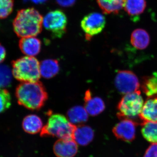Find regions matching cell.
<instances>
[{"mask_svg":"<svg viewBox=\"0 0 157 157\" xmlns=\"http://www.w3.org/2000/svg\"><path fill=\"white\" fill-rule=\"evenodd\" d=\"M15 96L19 105L31 110H38L45 104L48 94L40 82H22L15 91Z\"/></svg>","mask_w":157,"mask_h":157,"instance_id":"obj_1","label":"cell"},{"mask_svg":"<svg viewBox=\"0 0 157 157\" xmlns=\"http://www.w3.org/2000/svg\"><path fill=\"white\" fill-rule=\"evenodd\" d=\"M43 18L34 8L23 9L17 11L13 23L14 33L21 38L35 37L41 33Z\"/></svg>","mask_w":157,"mask_h":157,"instance_id":"obj_2","label":"cell"},{"mask_svg":"<svg viewBox=\"0 0 157 157\" xmlns=\"http://www.w3.org/2000/svg\"><path fill=\"white\" fill-rule=\"evenodd\" d=\"M76 126L68 118L59 113L50 115L47 124L41 132L42 136H55L59 139L73 140Z\"/></svg>","mask_w":157,"mask_h":157,"instance_id":"obj_3","label":"cell"},{"mask_svg":"<svg viewBox=\"0 0 157 157\" xmlns=\"http://www.w3.org/2000/svg\"><path fill=\"white\" fill-rule=\"evenodd\" d=\"M39 61L33 56L22 57L12 62V72L14 78L22 82L39 81L41 77Z\"/></svg>","mask_w":157,"mask_h":157,"instance_id":"obj_4","label":"cell"},{"mask_svg":"<svg viewBox=\"0 0 157 157\" xmlns=\"http://www.w3.org/2000/svg\"><path fill=\"white\" fill-rule=\"evenodd\" d=\"M144 104L140 90L125 94L117 105L118 117L121 120H132L139 117Z\"/></svg>","mask_w":157,"mask_h":157,"instance_id":"obj_5","label":"cell"},{"mask_svg":"<svg viewBox=\"0 0 157 157\" xmlns=\"http://www.w3.org/2000/svg\"><path fill=\"white\" fill-rule=\"evenodd\" d=\"M67 18L63 11L59 9L49 11L43 18L45 28L54 38H60L67 32Z\"/></svg>","mask_w":157,"mask_h":157,"instance_id":"obj_6","label":"cell"},{"mask_svg":"<svg viewBox=\"0 0 157 157\" xmlns=\"http://www.w3.org/2000/svg\"><path fill=\"white\" fill-rule=\"evenodd\" d=\"M105 25V17L98 12H92L86 15L80 24L87 40H90L93 37L100 33L104 29Z\"/></svg>","mask_w":157,"mask_h":157,"instance_id":"obj_7","label":"cell"},{"mask_svg":"<svg viewBox=\"0 0 157 157\" xmlns=\"http://www.w3.org/2000/svg\"><path fill=\"white\" fill-rule=\"evenodd\" d=\"M115 85L117 90L124 94L138 90L140 86L137 76L129 70L118 71L116 75Z\"/></svg>","mask_w":157,"mask_h":157,"instance_id":"obj_8","label":"cell"},{"mask_svg":"<svg viewBox=\"0 0 157 157\" xmlns=\"http://www.w3.org/2000/svg\"><path fill=\"white\" fill-rule=\"evenodd\" d=\"M137 125V123L132 120L122 119L113 128V132L118 139L131 142L135 138Z\"/></svg>","mask_w":157,"mask_h":157,"instance_id":"obj_9","label":"cell"},{"mask_svg":"<svg viewBox=\"0 0 157 157\" xmlns=\"http://www.w3.org/2000/svg\"><path fill=\"white\" fill-rule=\"evenodd\" d=\"M53 151L58 157H73L78 151V144L74 140L59 139L55 144Z\"/></svg>","mask_w":157,"mask_h":157,"instance_id":"obj_10","label":"cell"},{"mask_svg":"<svg viewBox=\"0 0 157 157\" xmlns=\"http://www.w3.org/2000/svg\"><path fill=\"white\" fill-rule=\"evenodd\" d=\"M84 108L89 115L95 116L104 111L105 105L104 101L99 97H93L91 92L87 90L84 95Z\"/></svg>","mask_w":157,"mask_h":157,"instance_id":"obj_11","label":"cell"},{"mask_svg":"<svg viewBox=\"0 0 157 157\" xmlns=\"http://www.w3.org/2000/svg\"><path fill=\"white\" fill-rule=\"evenodd\" d=\"M41 42L35 37L21 38L19 41L20 49L26 56H36L41 49Z\"/></svg>","mask_w":157,"mask_h":157,"instance_id":"obj_12","label":"cell"},{"mask_svg":"<svg viewBox=\"0 0 157 157\" xmlns=\"http://www.w3.org/2000/svg\"><path fill=\"white\" fill-rule=\"evenodd\" d=\"M139 118L142 123L157 122V97L149 98L145 101Z\"/></svg>","mask_w":157,"mask_h":157,"instance_id":"obj_13","label":"cell"},{"mask_svg":"<svg viewBox=\"0 0 157 157\" xmlns=\"http://www.w3.org/2000/svg\"><path fill=\"white\" fill-rule=\"evenodd\" d=\"M94 137V131L88 126L81 125L76 127L73 139L81 146H86L90 143Z\"/></svg>","mask_w":157,"mask_h":157,"instance_id":"obj_14","label":"cell"},{"mask_svg":"<svg viewBox=\"0 0 157 157\" xmlns=\"http://www.w3.org/2000/svg\"><path fill=\"white\" fill-rule=\"evenodd\" d=\"M149 35L145 30L137 29L132 32L131 37L132 45L136 49L143 50L147 48L149 45Z\"/></svg>","mask_w":157,"mask_h":157,"instance_id":"obj_15","label":"cell"},{"mask_svg":"<svg viewBox=\"0 0 157 157\" xmlns=\"http://www.w3.org/2000/svg\"><path fill=\"white\" fill-rule=\"evenodd\" d=\"M22 126L25 132L30 134H37L43 128L42 120L35 114L26 116L23 120Z\"/></svg>","mask_w":157,"mask_h":157,"instance_id":"obj_16","label":"cell"},{"mask_svg":"<svg viewBox=\"0 0 157 157\" xmlns=\"http://www.w3.org/2000/svg\"><path fill=\"white\" fill-rule=\"evenodd\" d=\"M40 71L41 76L44 78H52L56 76L59 71V62L54 59L44 60L40 63Z\"/></svg>","mask_w":157,"mask_h":157,"instance_id":"obj_17","label":"cell"},{"mask_svg":"<svg viewBox=\"0 0 157 157\" xmlns=\"http://www.w3.org/2000/svg\"><path fill=\"white\" fill-rule=\"evenodd\" d=\"M104 14H117L124 7L125 0H96Z\"/></svg>","mask_w":157,"mask_h":157,"instance_id":"obj_18","label":"cell"},{"mask_svg":"<svg viewBox=\"0 0 157 157\" xmlns=\"http://www.w3.org/2000/svg\"><path fill=\"white\" fill-rule=\"evenodd\" d=\"M143 93L149 98L157 97V72L144 77L141 84Z\"/></svg>","mask_w":157,"mask_h":157,"instance_id":"obj_19","label":"cell"},{"mask_svg":"<svg viewBox=\"0 0 157 157\" xmlns=\"http://www.w3.org/2000/svg\"><path fill=\"white\" fill-rule=\"evenodd\" d=\"M67 115L70 122L75 125L87 121L89 114L84 107L76 106L70 108L68 110Z\"/></svg>","mask_w":157,"mask_h":157,"instance_id":"obj_20","label":"cell"},{"mask_svg":"<svg viewBox=\"0 0 157 157\" xmlns=\"http://www.w3.org/2000/svg\"><path fill=\"white\" fill-rule=\"evenodd\" d=\"M146 7V0H125L124 8L129 15L136 16L142 14Z\"/></svg>","mask_w":157,"mask_h":157,"instance_id":"obj_21","label":"cell"},{"mask_svg":"<svg viewBox=\"0 0 157 157\" xmlns=\"http://www.w3.org/2000/svg\"><path fill=\"white\" fill-rule=\"evenodd\" d=\"M141 133L149 142L157 144V122H144L141 124Z\"/></svg>","mask_w":157,"mask_h":157,"instance_id":"obj_22","label":"cell"},{"mask_svg":"<svg viewBox=\"0 0 157 157\" xmlns=\"http://www.w3.org/2000/svg\"><path fill=\"white\" fill-rule=\"evenodd\" d=\"M12 75V71L8 66L0 65V88L9 87L11 86Z\"/></svg>","mask_w":157,"mask_h":157,"instance_id":"obj_23","label":"cell"},{"mask_svg":"<svg viewBox=\"0 0 157 157\" xmlns=\"http://www.w3.org/2000/svg\"><path fill=\"white\" fill-rule=\"evenodd\" d=\"M14 0H0V19L9 17L13 10Z\"/></svg>","mask_w":157,"mask_h":157,"instance_id":"obj_24","label":"cell"},{"mask_svg":"<svg viewBox=\"0 0 157 157\" xmlns=\"http://www.w3.org/2000/svg\"><path fill=\"white\" fill-rule=\"evenodd\" d=\"M11 105V97L7 90L0 88V113L5 112Z\"/></svg>","mask_w":157,"mask_h":157,"instance_id":"obj_25","label":"cell"},{"mask_svg":"<svg viewBox=\"0 0 157 157\" xmlns=\"http://www.w3.org/2000/svg\"><path fill=\"white\" fill-rule=\"evenodd\" d=\"M144 157H157V144L153 143L149 147Z\"/></svg>","mask_w":157,"mask_h":157,"instance_id":"obj_26","label":"cell"},{"mask_svg":"<svg viewBox=\"0 0 157 157\" xmlns=\"http://www.w3.org/2000/svg\"><path fill=\"white\" fill-rule=\"evenodd\" d=\"M56 2L60 6L68 8L73 6L76 2V0H56Z\"/></svg>","mask_w":157,"mask_h":157,"instance_id":"obj_27","label":"cell"},{"mask_svg":"<svg viewBox=\"0 0 157 157\" xmlns=\"http://www.w3.org/2000/svg\"><path fill=\"white\" fill-rule=\"evenodd\" d=\"M6 56V52L5 47L0 43V63L5 60Z\"/></svg>","mask_w":157,"mask_h":157,"instance_id":"obj_28","label":"cell"}]
</instances>
